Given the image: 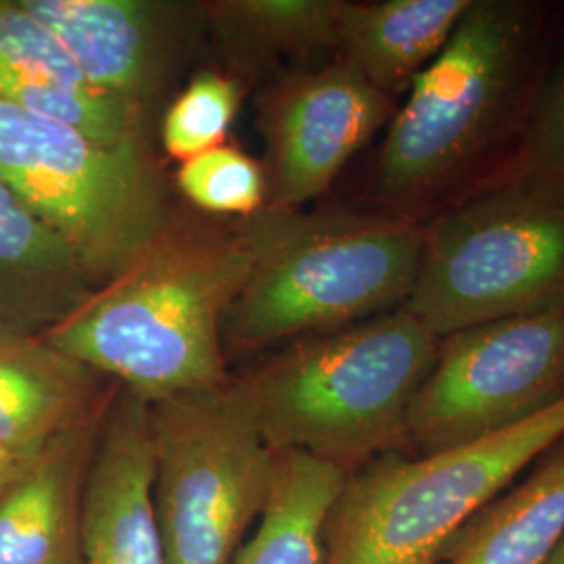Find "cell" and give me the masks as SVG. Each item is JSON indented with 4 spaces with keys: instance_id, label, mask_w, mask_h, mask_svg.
<instances>
[{
    "instance_id": "1",
    "label": "cell",
    "mask_w": 564,
    "mask_h": 564,
    "mask_svg": "<svg viewBox=\"0 0 564 564\" xmlns=\"http://www.w3.org/2000/svg\"><path fill=\"white\" fill-rule=\"evenodd\" d=\"M552 57L547 4L470 0L387 126L377 212L424 226L498 178L523 142Z\"/></svg>"
},
{
    "instance_id": "2",
    "label": "cell",
    "mask_w": 564,
    "mask_h": 564,
    "mask_svg": "<svg viewBox=\"0 0 564 564\" xmlns=\"http://www.w3.org/2000/svg\"><path fill=\"white\" fill-rule=\"evenodd\" d=\"M251 262L241 220L232 228L172 220L42 339L147 403L220 389L224 314Z\"/></svg>"
},
{
    "instance_id": "3",
    "label": "cell",
    "mask_w": 564,
    "mask_h": 564,
    "mask_svg": "<svg viewBox=\"0 0 564 564\" xmlns=\"http://www.w3.org/2000/svg\"><path fill=\"white\" fill-rule=\"evenodd\" d=\"M435 337L405 307L307 335L235 383L272 452L368 463L408 442Z\"/></svg>"
},
{
    "instance_id": "4",
    "label": "cell",
    "mask_w": 564,
    "mask_h": 564,
    "mask_svg": "<svg viewBox=\"0 0 564 564\" xmlns=\"http://www.w3.org/2000/svg\"><path fill=\"white\" fill-rule=\"evenodd\" d=\"M253 262L223 335L239 347L295 341L402 307L423 226L379 212L270 209L242 218Z\"/></svg>"
},
{
    "instance_id": "5",
    "label": "cell",
    "mask_w": 564,
    "mask_h": 564,
    "mask_svg": "<svg viewBox=\"0 0 564 564\" xmlns=\"http://www.w3.org/2000/svg\"><path fill=\"white\" fill-rule=\"evenodd\" d=\"M564 437V400L470 444L419 458L387 452L347 475L324 564H437L466 524Z\"/></svg>"
},
{
    "instance_id": "6",
    "label": "cell",
    "mask_w": 564,
    "mask_h": 564,
    "mask_svg": "<svg viewBox=\"0 0 564 564\" xmlns=\"http://www.w3.org/2000/svg\"><path fill=\"white\" fill-rule=\"evenodd\" d=\"M403 307L440 339L564 307V188L502 174L424 224Z\"/></svg>"
},
{
    "instance_id": "7",
    "label": "cell",
    "mask_w": 564,
    "mask_h": 564,
    "mask_svg": "<svg viewBox=\"0 0 564 564\" xmlns=\"http://www.w3.org/2000/svg\"><path fill=\"white\" fill-rule=\"evenodd\" d=\"M0 182L51 228L97 286L172 223L147 144H105L0 97Z\"/></svg>"
},
{
    "instance_id": "8",
    "label": "cell",
    "mask_w": 564,
    "mask_h": 564,
    "mask_svg": "<svg viewBox=\"0 0 564 564\" xmlns=\"http://www.w3.org/2000/svg\"><path fill=\"white\" fill-rule=\"evenodd\" d=\"M165 564H230L262 514L276 452L235 384L149 403Z\"/></svg>"
},
{
    "instance_id": "9",
    "label": "cell",
    "mask_w": 564,
    "mask_h": 564,
    "mask_svg": "<svg viewBox=\"0 0 564 564\" xmlns=\"http://www.w3.org/2000/svg\"><path fill=\"white\" fill-rule=\"evenodd\" d=\"M564 400V307L475 324L440 339L408 416L421 456L524 423Z\"/></svg>"
},
{
    "instance_id": "10",
    "label": "cell",
    "mask_w": 564,
    "mask_h": 564,
    "mask_svg": "<svg viewBox=\"0 0 564 564\" xmlns=\"http://www.w3.org/2000/svg\"><path fill=\"white\" fill-rule=\"evenodd\" d=\"M395 113L393 99L347 59L282 78L263 101L270 209H303Z\"/></svg>"
},
{
    "instance_id": "11",
    "label": "cell",
    "mask_w": 564,
    "mask_h": 564,
    "mask_svg": "<svg viewBox=\"0 0 564 564\" xmlns=\"http://www.w3.org/2000/svg\"><path fill=\"white\" fill-rule=\"evenodd\" d=\"M153 473L149 403L123 389L107 412L82 491V564H165Z\"/></svg>"
},
{
    "instance_id": "12",
    "label": "cell",
    "mask_w": 564,
    "mask_h": 564,
    "mask_svg": "<svg viewBox=\"0 0 564 564\" xmlns=\"http://www.w3.org/2000/svg\"><path fill=\"white\" fill-rule=\"evenodd\" d=\"M105 95L141 111L162 90L176 48V7L149 0H21Z\"/></svg>"
},
{
    "instance_id": "13",
    "label": "cell",
    "mask_w": 564,
    "mask_h": 564,
    "mask_svg": "<svg viewBox=\"0 0 564 564\" xmlns=\"http://www.w3.org/2000/svg\"><path fill=\"white\" fill-rule=\"evenodd\" d=\"M99 372L44 339L0 328V447L39 454L93 421Z\"/></svg>"
},
{
    "instance_id": "14",
    "label": "cell",
    "mask_w": 564,
    "mask_h": 564,
    "mask_svg": "<svg viewBox=\"0 0 564 564\" xmlns=\"http://www.w3.org/2000/svg\"><path fill=\"white\" fill-rule=\"evenodd\" d=\"M468 4L470 0H341L339 55L395 99L442 55Z\"/></svg>"
},
{
    "instance_id": "15",
    "label": "cell",
    "mask_w": 564,
    "mask_h": 564,
    "mask_svg": "<svg viewBox=\"0 0 564 564\" xmlns=\"http://www.w3.org/2000/svg\"><path fill=\"white\" fill-rule=\"evenodd\" d=\"M93 291L67 245L0 182V328L48 330Z\"/></svg>"
},
{
    "instance_id": "16",
    "label": "cell",
    "mask_w": 564,
    "mask_h": 564,
    "mask_svg": "<svg viewBox=\"0 0 564 564\" xmlns=\"http://www.w3.org/2000/svg\"><path fill=\"white\" fill-rule=\"evenodd\" d=\"M88 426L46 445L0 494V564H69Z\"/></svg>"
},
{
    "instance_id": "17",
    "label": "cell",
    "mask_w": 564,
    "mask_h": 564,
    "mask_svg": "<svg viewBox=\"0 0 564 564\" xmlns=\"http://www.w3.org/2000/svg\"><path fill=\"white\" fill-rule=\"evenodd\" d=\"M564 538V437L449 545V564H545Z\"/></svg>"
},
{
    "instance_id": "18",
    "label": "cell",
    "mask_w": 564,
    "mask_h": 564,
    "mask_svg": "<svg viewBox=\"0 0 564 564\" xmlns=\"http://www.w3.org/2000/svg\"><path fill=\"white\" fill-rule=\"evenodd\" d=\"M349 470L307 452H276L253 535L230 564H324V538Z\"/></svg>"
},
{
    "instance_id": "19",
    "label": "cell",
    "mask_w": 564,
    "mask_h": 564,
    "mask_svg": "<svg viewBox=\"0 0 564 564\" xmlns=\"http://www.w3.org/2000/svg\"><path fill=\"white\" fill-rule=\"evenodd\" d=\"M205 9L241 63L339 53L341 0H218Z\"/></svg>"
},
{
    "instance_id": "20",
    "label": "cell",
    "mask_w": 564,
    "mask_h": 564,
    "mask_svg": "<svg viewBox=\"0 0 564 564\" xmlns=\"http://www.w3.org/2000/svg\"><path fill=\"white\" fill-rule=\"evenodd\" d=\"M239 105V82L214 69L199 72L163 116L162 141L167 155L182 163L224 144Z\"/></svg>"
},
{
    "instance_id": "21",
    "label": "cell",
    "mask_w": 564,
    "mask_h": 564,
    "mask_svg": "<svg viewBox=\"0 0 564 564\" xmlns=\"http://www.w3.org/2000/svg\"><path fill=\"white\" fill-rule=\"evenodd\" d=\"M176 182L188 203L207 214L249 218L268 202L262 163L230 144L182 162Z\"/></svg>"
},
{
    "instance_id": "22",
    "label": "cell",
    "mask_w": 564,
    "mask_h": 564,
    "mask_svg": "<svg viewBox=\"0 0 564 564\" xmlns=\"http://www.w3.org/2000/svg\"><path fill=\"white\" fill-rule=\"evenodd\" d=\"M2 80L93 88L57 36L28 13L21 2H0Z\"/></svg>"
},
{
    "instance_id": "23",
    "label": "cell",
    "mask_w": 564,
    "mask_h": 564,
    "mask_svg": "<svg viewBox=\"0 0 564 564\" xmlns=\"http://www.w3.org/2000/svg\"><path fill=\"white\" fill-rule=\"evenodd\" d=\"M502 174L564 188V44L550 61L523 142Z\"/></svg>"
},
{
    "instance_id": "24",
    "label": "cell",
    "mask_w": 564,
    "mask_h": 564,
    "mask_svg": "<svg viewBox=\"0 0 564 564\" xmlns=\"http://www.w3.org/2000/svg\"><path fill=\"white\" fill-rule=\"evenodd\" d=\"M41 454V452H39ZM39 454H21L7 447H0V494L13 484Z\"/></svg>"
},
{
    "instance_id": "25",
    "label": "cell",
    "mask_w": 564,
    "mask_h": 564,
    "mask_svg": "<svg viewBox=\"0 0 564 564\" xmlns=\"http://www.w3.org/2000/svg\"><path fill=\"white\" fill-rule=\"evenodd\" d=\"M545 564H564V538L563 542L558 544V547L554 550V554L550 556V561H547Z\"/></svg>"
}]
</instances>
